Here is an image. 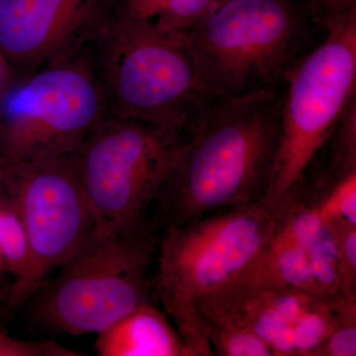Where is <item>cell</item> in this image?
<instances>
[{
  "label": "cell",
  "instance_id": "6da1fadb",
  "mask_svg": "<svg viewBox=\"0 0 356 356\" xmlns=\"http://www.w3.org/2000/svg\"><path fill=\"white\" fill-rule=\"evenodd\" d=\"M282 96L283 86L211 100L154 202L156 231L264 200L280 143Z\"/></svg>",
  "mask_w": 356,
  "mask_h": 356
},
{
  "label": "cell",
  "instance_id": "7a4b0ae2",
  "mask_svg": "<svg viewBox=\"0 0 356 356\" xmlns=\"http://www.w3.org/2000/svg\"><path fill=\"white\" fill-rule=\"evenodd\" d=\"M277 215L261 200L163 229L152 292L192 356H213L204 312L259 259Z\"/></svg>",
  "mask_w": 356,
  "mask_h": 356
},
{
  "label": "cell",
  "instance_id": "3957f363",
  "mask_svg": "<svg viewBox=\"0 0 356 356\" xmlns=\"http://www.w3.org/2000/svg\"><path fill=\"white\" fill-rule=\"evenodd\" d=\"M303 0H224L177 34L191 51L210 99L280 88L315 46Z\"/></svg>",
  "mask_w": 356,
  "mask_h": 356
},
{
  "label": "cell",
  "instance_id": "277c9868",
  "mask_svg": "<svg viewBox=\"0 0 356 356\" xmlns=\"http://www.w3.org/2000/svg\"><path fill=\"white\" fill-rule=\"evenodd\" d=\"M90 49L109 116L188 134L212 100L181 37L117 4Z\"/></svg>",
  "mask_w": 356,
  "mask_h": 356
},
{
  "label": "cell",
  "instance_id": "5b68a950",
  "mask_svg": "<svg viewBox=\"0 0 356 356\" xmlns=\"http://www.w3.org/2000/svg\"><path fill=\"white\" fill-rule=\"evenodd\" d=\"M158 242L153 220L95 236L26 301L28 323L35 331L70 336L106 329L149 301Z\"/></svg>",
  "mask_w": 356,
  "mask_h": 356
},
{
  "label": "cell",
  "instance_id": "8992f818",
  "mask_svg": "<svg viewBox=\"0 0 356 356\" xmlns=\"http://www.w3.org/2000/svg\"><path fill=\"white\" fill-rule=\"evenodd\" d=\"M320 27L324 38L283 83L280 143L264 198L277 210L301 184L356 95V10Z\"/></svg>",
  "mask_w": 356,
  "mask_h": 356
},
{
  "label": "cell",
  "instance_id": "52a82bcc",
  "mask_svg": "<svg viewBox=\"0 0 356 356\" xmlns=\"http://www.w3.org/2000/svg\"><path fill=\"white\" fill-rule=\"evenodd\" d=\"M187 134L107 116L74 153L77 172L95 221L96 238L151 221L161 187Z\"/></svg>",
  "mask_w": 356,
  "mask_h": 356
},
{
  "label": "cell",
  "instance_id": "ba28073f",
  "mask_svg": "<svg viewBox=\"0 0 356 356\" xmlns=\"http://www.w3.org/2000/svg\"><path fill=\"white\" fill-rule=\"evenodd\" d=\"M89 48L18 76L0 98L7 165L74 154L108 116Z\"/></svg>",
  "mask_w": 356,
  "mask_h": 356
},
{
  "label": "cell",
  "instance_id": "9c48e42d",
  "mask_svg": "<svg viewBox=\"0 0 356 356\" xmlns=\"http://www.w3.org/2000/svg\"><path fill=\"white\" fill-rule=\"evenodd\" d=\"M3 195L24 227L31 266L7 301L13 313L95 236V221L77 172L74 154L8 165Z\"/></svg>",
  "mask_w": 356,
  "mask_h": 356
},
{
  "label": "cell",
  "instance_id": "30bf717a",
  "mask_svg": "<svg viewBox=\"0 0 356 356\" xmlns=\"http://www.w3.org/2000/svg\"><path fill=\"white\" fill-rule=\"evenodd\" d=\"M273 286L298 288L320 297L341 292L331 222L302 186L278 210L266 248L238 282L243 290Z\"/></svg>",
  "mask_w": 356,
  "mask_h": 356
},
{
  "label": "cell",
  "instance_id": "8fae6325",
  "mask_svg": "<svg viewBox=\"0 0 356 356\" xmlns=\"http://www.w3.org/2000/svg\"><path fill=\"white\" fill-rule=\"evenodd\" d=\"M116 0H0V50L18 76L76 55L97 39Z\"/></svg>",
  "mask_w": 356,
  "mask_h": 356
},
{
  "label": "cell",
  "instance_id": "7c38bea8",
  "mask_svg": "<svg viewBox=\"0 0 356 356\" xmlns=\"http://www.w3.org/2000/svg\"><path fill=\"white\" fill-rule=\"evenodd\" d=\"M229 307L242 312L274 356H311L343 318L332 296L320 297L288 286L259 288L227 297L207 316Z\"/></svg>",
  "mask_w": 356,
  "mask_h": 356
},
{
  "label": "cell",
  "instance_id": "4fadbf2b",
  "mask_svg": "<svg viewBox=\"0 0 356 356\" xmlns=\"http://www.w3.org/2000/svg\"><path fill=\"white\" fill-rule=\"evenodd\" d=\"M100 356H192L172 321L149 301L98 332Z\"/></svg>",
  "mask_w": 356,
  "mask_h": 356
},
{
  "label": "cell",
  "instance_id": "5bb4252c",
  "mask_svg": "<svg viewBox=\"0 0 356 356\" xmlns=\"http://www.w3.org/2000/svg\"><path fill=\"white\" fill-rule=\"evenodd\" d=\"M224 0H116L117 6L159 31L182 34L195 27Z\"/></svg>",
  "mask_w": 356,
  "mask_h": 356
},
{
  "label": "cell",
  "instance_id": "9a60e30c",
  "mask_svg": "<svg viewBox=\"0 0 356 356\" xmlns=\"http://www.w3.org/2000/svg\"><path fill=\"white\" fill-rule=\"evenodd\" d=\"M206 331L213 356H274L235 307L210 314L206 318Z\"/></svg>",
  "mask_w": 356,
  "mask_h": 356
},
{
  "label": "cell",
  "instance_id": "2e32d148",
  "mask_svg": "<svg viewBox=\"0 0 356 356\" xmlns=\"http://www.w3.org/2000/svg\"><path fill=\"white\" fill-rule=\"evenodd\" d=\"M2 197H3V209H2L1 257L4 273L8 274L13 280L8 295L9 299L20 289L27 278L30 266H31V252H30L29 242H28L27 235L19 215L3 193H2Z\"/></svg>",
  "mask_w": 356,
  "mask_h": 356
},
{
  "label": "cell",
  "instance_id": "e0dca14e",
  "mask_svg": "<svg viewBox=\"0 0 356 356\" xmlns=\"http://www.w3.org/2000/svg\"><path fill=\"white\" fill-rule=\"evenodd\" d=\"M336 242L341 292L356 298V224L332 225Z\"/></svg>",
  "mask_w": 356,
  "mask_h": 356
},
{
  "label": "cell",
  "instance_id": "ac0fdd59",
  "mask_svg": "<svg viewBox=\"0 0 356 356\" xmlns=\"http://www.w3.org/2000/svg\"><path fill=\"white\" fill-rule=\"evenodd\" d=\"M51 339L24 341L0 331V356H81Z\"/></svg>",
  "mask_w": 356,
  "mask_h": 356
},
{
  "label": "cell",
  "instance_id": "d6986e66",
  "mask_svg": "<svg viewBox=\"0 0 356 356\" xmlns=\"http://www.w3.org/2000/svg\"><path fill=\"white\" fill-rule=\"evenodd\" d=\"M356 312L346 314L341 324L323 343L318 344L311 356H355Z\"/></svg>",
  "mask_w": 356,
  "mask_h": 356
},
{
  "label": "cell",
  "instance_id": "ffe728a7",
  "mask_svg": "<svg viewBox=\"0 0 356 356\" xmlns=\"http://www.w3.org/2000/svg\"><path fill=\"white\" fill-rule=\"evenodd\" d=\"M312 20L321 26L327 20L356 10V0H303Z\"/></svg>",
  "mask_w": 356,
  "mask_h": 356
},
{
  "label": "cell",
  "instance_id": "44dd1931",
  "mask_svg": "<svg viewBox=\"0 0 356 356\" xmlns=\"http://www.w3.org/2000/svg\"><path fill=\"white\" fill-rule=\"evenodd\" d=\"M18 74L14 70L3 51L0 50V98L10 88L11 84L17 79Z\"/></svg>",
  "mask_w": 356,
  "mask_h": 356
},
{
  "label": "cell",
  "instance_id": "7402d4cb",
  "mask_svg": "<svg viewBox=\"0 0 356 356\" xmlns=\"http://www.w3.org/2000/svg\"><path fill=\"white\" fill-rule=\"evenodd\" d=\"M8 274L0 271V307L6 309L7 299L10 292L13 280H9Z\"/></svg>",
  "mask_w": 356,
  "mask_h": 356
},
{
  "label": "cell",
  "instance_id": "603a6c76",
  "mask_svg": "<svg viewBox=\"0 0 356 356\" xmlns=\"http://www.w3.org/2000/svg\"><path fill=\"white\" fill-rule=\"evenodd\" d=\"M2 209H3V197H2V192L0 194V271H3V262L1 257V238H2Z\"/></svg>",
  "mask_w": 356,
  "mask_h": 356
},
{
  "label": "cell",
  "instance_id": "cb8c5ba5",
  "mask_svg": "<svg viewBox=\"0 0 356 356\" xmlns=\"http://www.w3.org/2000/svg\"><path fill=\"white\" fill-rule=\"evenodd\" d=\"M7 168L8 165L0 159V194L3 191L4 182H6Z\"/></svg>",
  "mask_w": 356,
  "mask_h": 356
}]
</instances>
